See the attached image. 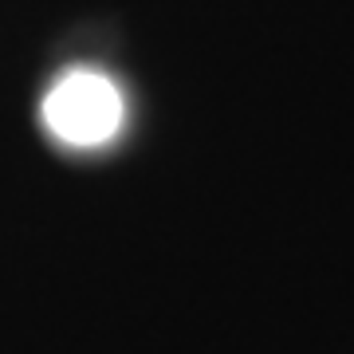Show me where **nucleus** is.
Instances as JSON below:
<instances>
[{
	"label": "nucleus",
	"mask_w": 354,
	"mask_h": 354,
	"mask_svg": "<svg viewBox=\"0 0 354 354\" xmlns=\"http://www.w3.org/2000/svg\"><path fill=\"white\" fill-rule=\"evenodd\" d=\"M44 127L67 146H102L122 127V95L99 71H67L44 95Z\"/></svg>",
	"instance_id": "nucleus-1"
}]
</instances>
